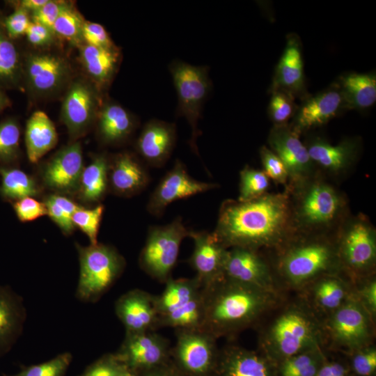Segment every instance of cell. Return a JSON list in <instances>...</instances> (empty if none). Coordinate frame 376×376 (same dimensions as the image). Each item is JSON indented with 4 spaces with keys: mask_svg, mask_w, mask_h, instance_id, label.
Listing matches in <instances>:
<instances>
[{
    "mask_svg": "<svg viewBox=\"0 0 376 376\" xmlns=\"http://www.w3.org/2000/svg\"><path fill=\"white\" fill-rule=\"evenodd\" d=\"M260 156L263 166V171L269 179L286 187L288 183V174L279 157L265 146L260 148Z\"/></svg>",
    "mask_w": 376,
    "mask_h": 376,
    "instance_id": "cell-46",
    "label": "cell"
},
{
    "mask_svg": "<svg viewBox=\"0 0 376 376\" xmlns=\"http://www.w3.org/2000/svg\"><path fill=\"white\" fill-rule=\"evenodd\" d=\"M97 105V95L90 85L83 81L72 84L61 109L62 120L72 137L86 133L95 119Z\"/></svg>",
    "mask_w": 376,
    "mask_h": 376,
    "instance_id": "cell-17",
    "label": "cell"
},
{
    "mask_svg": "<svg viewBox=\"0 0 376 376\" xmlns=\"http://www.w3.org/2000/svg\"><path fill=\"white\" fill-rule=\"evenodd\" d=\"M138 376H184L174 366L171 359L167 363L141 373Z\"/></svg>",
    "mask_w": 376,
    "mask_h": 376,
    "instance_id": "cell-54",
    "label": "cell"
},
{
    "mask_svg": "<svg viewBox=\"0 0 376 376\" xmlns=\"http://www.w3.org/2000/svg\"><path fill=\"white\" fill-rule=\"evenodd\" d=\"M191 231L180 217L165 226L150 227L139 257L141 268L155 279L166 282L177 262L180 244Z\"/></svg>",
    "mask_w": 376,
    "mask_h": 376,
    "instance_id": "cell-7",
    "label": "cell"
},
{
    "mask_svg": "<svg viewBox=\"0 0 376 376\" xmlns=\"http://www.w3.org/2000/svg\"><path fill=\"white\" fill-rule=\"evenodd\" d=\"M352 369L359 376H373L376 370V351L368 348L357 352L352 359Z\"/></svg>",
    "mask_w": 376,
    "mask_h": 376,
    "instance_id": "cell-50",
    "label": "cell"
},
{
    "mask_svg": "<svg viewBox=\"0 0 376 376\" xmlns=\"http://www.w3.org/2000/svg\"><path fill=\"white\" fill-rule=\"evenodd\" d=\"M178 95L177 116H183L191 129L189 145L198 155L196 139L201 134L198 122L211 82L206 66H194L181 61H174L169 65Z\"/></svg>",
    "mask_w": 376,
    "mask_h": 376,
    "instance_id": "cell-6",
    "label": "cell"
},
{
    "mask_svg": "<svg viewBox=\"0 0 376 376\" xmlns=\"http://www.w3.org/2000/svg\"><path fill=\"white\" fill-rule=\"evenodd\" d=\"M84 22L75 8L65 4L53 25L52 31L71 42L77 43L83 38Z\"/></svg>",
    "mask_w": 376,
    "mask_h": 376,
    "instance_id": "cell-39",
    "label": "cell"
},
{
    "mask_svg": "<svg viewBox=\"0 0 376 376\" xmlns=\"http://www.w3.org/2000/svg\"><path fill=\"white\" fill-rule=\"evenodd\" d=\"M315 376H347L345 368L337 362L324 363Z\"/></svg>",
    "mask_w": 376,
    "mask_h": 376,
    "instance_id": "cell-55",
    "label": "cell"
},
{
    "mask_svg": "<svg viewBox=\"0 0 376 376\" xmlns=\"http://www.w3.org/2000/svg\"><path fill=\"white\" fill-rule=\"evenodd\" d=\"M65 61L51 54L30 56L26 63V74L31 88L40 93H47L58 88L67 77Z\"/></svg>",
    "mask_w": 376,
    "mask_h": 376,
    "instance_id": "cell-26",
    "label": "cell"
},
{
    "mask_svg": "<svg viewBox=\"0 0 376 376\" xmlns=\"http://www.w3.org/2000/svg\"><path fill=\"white\" fill-rule=\"evenodd\" d=\"M164 290L155 297L159 320L166 314L188 302L202 290L198 280L194 279H169Z\"/></svg>",
    "mask_w": 376,
    "mask_h": 376,
    "instance_id": "cell-33",
    "label": "cell"
},
{
    "mask_svg": "<svg viewBox=\"0 0 376 376\" xmlns=\"http://www.w3.org/2000/svg\"><path fill=\"white\" fill-rule=\"evenodd\" d=\"M53 31L51 29L35 22H31L26 35L30 43L42 46L49 44L52 39Z\"/></svg>",
    "mask_w": 376,
    "mask_h": 376,
    "instance_id": "cell-53",
    "label": "cell"
},
{
    "mask_svg": "<svg viewBox=\"0 0 376 376\" xmlns=\"http://www.w3.org/2000/svg\"><path fill=\"white\" fill-rule=\"evenodd\" d=\"M202 328L215 338L252 322L266 307V290L225 278L203 288Z\"/></svg>",
    "mask_w": 376,
    "mask_h": 376,
    "instance_id": "cell-3",
    "label": "cell"
},
{
    "mask_svg": "<svg viewBox=\"0 0 376 376\" xmlns=\"http://www.w3.org/2000/svg\"><path fill=\"white\" fill-rule=\"evenodd\" d=\"M123 376H138V375L132 372H128L127 373L125 374Z\"/></svg>",
    "mask_w": 376,
    "mask_h": 376,
    "instance_id": "cell-59",
    "label": "cell"
},
{
    "mask_svg": "<svg viewBox=\"0 0 376 376\" xmlns=\"http://www.w3.org/2000/svg\"><path fill=\"white\" fill-rule=\"evenodd\" d=\"M171 351L166 338L152 331L126 333L116 355L137 375L169 362Z\"/></svg>",
    "mask_w": 376,
    "mask_h": 376,
    "instance_id": "cell-10",
    "label": "cell"
},
{
    "mask_svg": "<svg viewBox=\"0 0 376 376\" xmlns=\"http://www.w3.org/2000/svg\"><path fill=\"white\" fill-rule=\"evenodd\" d=\"M136 125L134 117L121 105L109 102L101 109L98 118V133L108 144L120 143L129 137Z\"/></svg>",
    "mask_w": 376,
    "mask_h": 376,
    "instance_id": "cell-29",
    "label": "cell"
},
{
    "mask_svg": "<svg viewBox=\"0 0 376 376\" xmlns=\"http://www.w3.org/2000/svg\"><path fill=\"white\" fill-rule=\"evenodd\" d=\"M0 194L3 198L16 201L36 196L40 193V187L35 179L20 169L0 168Z\"/></svg>",
    "mask_w": 376,
    "mask_h": 376,
    "instance_id": "cell-34",
    "label": "cell"
},
{
    "mask_svg": "<svg viewBox=\"0 0 376 376\" xmlns=\"http://www.w3.org/2000/svg\"><path fill=\"white\" fill-rule=\"evenodd\" d=\"M270 180L263 170L244 166L240 173L237 201L246 202L256 199L267 192Z\"/></svg>",
    "mask_w": 376,
    "mask_h": 376,
    "instance_id": "cell-38",
    "label": "cell"
},
{
    "mask_svg": "<svg viewBox=\"0 0 376 376\" xmlns=\"http://www.w3.org/2000/svg\"><path fill=\"white\" fill-rule=\"evenodd\" d=\"M215 339L203 329H178L173 363L184 376H213L219 356Z\"/></svg>",
    "mask_w": 376,
    "mask_h": 376,
    "instance_id": "cell-9",
    "label": "cell"
},
{
    "mask_svg": "<svg viewBox=\"0 0 376 376\" xmlns=\"http://www.w3.org/2000/svg\"><path fill=\"white\" fill-rule=\"evenodd\" d=\"M331 331L340 344L357 347L368 338L369 324L367 315L355 302L340 306L331 318Z\"/></svg>",
    "mask_w": 376,
    "mask_h": 376,
    "instance_id": "cell-25",
    "label": "cell"
},
{
    "mask_svg": "<svg viewBox=\"0 0 376 376\" xmlns=\"http://www.w3.org/2000/svg\"><path fill=\"white\" fill-rule=\"evenodd\" d=\"M285 191L295 233L334 235L350 214L345 194L319 171Z\"/></svg>",
    "mask_w": 376,
    "mask_h": 376,
    "instance_id": "cell-2",
    "label": "cell"
},
{
    "mask_svg": "<svg viewBox=\"0 0 376 376\" xmlns=\"http://www.w3.org/2000/svg\"><path fill=\"white\" fill-rule=\"evenodd\" d=\"M84 168L81 146L75 142L54 155L42 167L41 177L47 188L59 194H77Z\"/></svg>",
    "mask_w": 376,
    "mask_h": 376,
    "instance_id": "cell-15",
    "label": "cell"
},
{
    "mask_svg": "<svg viewBox=\"0 0 376 376\" xmlns=\"http://www.w3.org/2000/svg\"><path fill=\"white\" fill-rule=\"evenodd\" d=\"M274 86V90H282L292 95L301 93L304 88L301 47L295 36L288 37L276 68Z\"/></svg>",
    "mask_w": 376,
    "mask_h": 376,
    "instance_id": "cell-27",
    "label": "cell"
},
{
    "mask_svg": "<svg viewBox=\"0 0 376 376\" xmlns=\"http://www.w3.org/2000/svg\"><path fill=\"white\" fill-rule=\"evenodd\" d=\"M213 376H278V371L270 358L231 347L219 354Z\"/></svg>",
    "mask_w": 376,
    "mask_h": 376,
    "instance_id": "cell-21",
    "label": "cell"
},
{
    "mask_svg": "<svg viewBox=\"0 0 376 376\" xmlns=\"http://www.w3.org/2000/svg\"><path fill=\"white\" fill-rule=\"evenodd\" d=\"M72 361L70 352H63L44 363L25 366L16 374L6 376H64Z\"/></svg>",
    "mask_w": 376,
    "mask_h": 376,
    "instance_id": "cell-41",
    "label": "cell"
},
{
    "mask_svg": "<svg viewBox=\"0 0 376 376\" xmlns=\"http://www.w3.org/2000/svg\"><path fill=\"white\" fill-rule=\"evenodd\" d=\"M345 108L366 109L376 101V76L374 73H350L342 77L340 86Z\"/></svg>",
    "mask_w": 376,
    "mask_h": 376,
    "instance_id": "cell-30",
    "label": "cell"
},
{
    "mask_svg": "<svg viewBox=\"0 0 376 376\" xmlns=\"http://www.w3.org/2000/svg\"><path fill=\"white\" fill-rule=\"evenodd\" d=\"M20 129L14 120L0 123V161L15 160L19 152Z\"/></svg>",
    "mask_w": 376,
    "mask_h": 376,
    "instance_id": "cell-42",
    "label": "cell"
},
{
    "mask_svg": "<svg viewBox=\"0 0 376 376\" xmlns=\"http://www.w3.org/2000/svg\"><path fill=\"white\" fill-rule=\"evenodd\" d=\"M28 11L17 7L5 21L6 30L10 37L16 38L26 34L30 24Z\"/></svg>",
    "mask_w": 376,
    "mask_h": 376,
    "instance_id": "cell-52",
    "label": "cell"
},
{
    "mask_svg": "<svg viewBox=\"0 0 376 376\" xmlns=\"http://www.w3.org/2000/svg\"><path fill=\"white\" fill-rule=\"evenodd\" d=\"M203 295L201 292L186 304L159 319V325L178 329H201L203 319Z\"/></svg>",
    "mask_w": 376,
    "mask_h": 376,
    "instance_id": "cell-35",
    "label": "cell"
},
{
    "mask_svg": "<svg viewBox=\"0 0 376 376\" xmlns=\"http://www.w3.org/2000/svg\"><path fill=\"white\" fill-rule=\"evenodd\" d=\"M293 111V95L282 90H274L268 109L274 125H286Z\"/></svg>",
    "mask_w": 376,
    "mask_h": 376,
    "instance_id": "cell-44",
    "label": "cell"
},
{
    "mask_svg": "<svg viewBox=\"0 0 376 376\" xmlns=\"http://www.w3.org/2000/svg\"><path fill=\"white\" fill-rule=\"evenodd\" d=\"M339 263L355 272L373 267L376 257L375 229L368 218L350 214L335 233Z\"/></svg>",
    "mask_w": 376,
    "mask_h": 376,
    "instance_id": "cell-8",
    "label": "cell"
},
{
    "mask_svg": "<svg viewBox=\"0 0 376 376\" xmlns=\"http://www.w3.org/2000/svg\"><path fill=\"white\" fill-rule=\"evenodd\" d=\"M83 63L91 77L105 85L112 79L119 61L117 48L107 49L86 45L81 49Z\"/></svg>",
    "mask_w": 376,
    "mask_h": 376,
    "instance_id": "cell-32",
    "label": "cell"
},
{
    "mask_svg": "<svg viewBox=\"0 0 376 376\" xmlns=\"http://www.w3.org/2000/svg\"><path fill=\"white\" fill-rule=\"evenodd\" d=\"M109 160L104 155H98L84 168L79 188L78 196L86 203H96L102 200L107 191Z\"/></svg>",
    "mask_w": 376,
    "mask_h": 376,
    "instance_id": "cell-31",
    "label": "cell"
},
{
    "mask_svg": "<svg viewBox=\"0 0 376 376\" xmlns=\"http://www.w3.org/2000/svg\"><path fill=\"white\" fill-rule=\"evenodd\" d=\"M345 108L339 87L308 99L297 111L290 126L298 134L326 124Z\"/></svg>",
    "mask_w": 376,
    "mask_h": 376,
    "instance_id": "cell-22",
    "label": "cell"
},
{
    "mask_svg": "<svg viewBox=\"0 0 376 376\" xmlns=\"http://www.w3.org/2000/svg\"><path fill=\"white\" fill-rule=\"evenodd\" d=\"M224 278L266 290L271 284L269 267L256 250L232 247L227 250Z\"/></svg>",
    "mask_w": 376,
    "mask_h": 376,
    "instance_id": "cell-19",
    "label": "cell"
},
{
    "mask_svg": "<svg viewBox=\"0 0 376 376\" xmlns=\"http://www.w3.org/2000/svg\"><path fill=\"white\" fill-rule=\"evenodd\" d=\"M218 187L217 184L196 180L187 173L178 159L161 180L152 194L147 210L154 216H160L171 203L205 192Z\"/></svg>",
    "mask_w": 376,
    "mask_h": 376,
    "instance_id": "cell-14",
    "label": "cell"
},
{
    "mask_svg": "<svg viewBox=\"0 0 376 376\" xmlns=\"http://www.w3.org/2000/svg\"><path fill=\"white\" fill-rule=\"evenodd\" d=\"M115 311L126 333L152 331L159 325L155 297L139 289L120 296L116 301Z\"/></svg>",
    "mask_w": 376,
    "mask_h": 376,
    "instance_id": "cell-18",
    "label": "cell"
},
{
    "mask_svg": "<svg viewBox=\"0 0 376 376\" xmlns=\"http://www.w3.org/2000/svg\"><path fill=\"white\" fill-rule=\"evenodd\" d=\"M299 136L288 124L274 125L268 136L269 149L279 157L287 170L288 185L303 181L318 171Z\"/></svg>",
    "mask_w": 376,
    "mask_h": 376,
    "instance_id": "cell-12",
    "label": "cell"
},
{
    "mask_svg": "<svg viewBox=\"0 0 376 376\" xmlns=\"http://www.w3.org/2000/svg\"><path fill=\"white\" fill-rule=\"evenodd\" d=\"M58 134L54 123L41 111L34 112L26 123L25 143L29 160L38 162L55 147Z\"/></svg>",
    "mask_w": 376,
    "mask_h": 376,
    "instance_id": "cell-28",
    "label": "cell"
},
{
    "mask_svg": "<svg viewBox=\"0 0 376 376\" xmlns=\"http://www.w3.org/2000/svg\"><path fill=\"white\" fill-rule=\"evenodd\" d=\"M317 171L334 179L345 176L357 162L360 142L357 138L345 139L332 145L324 139L314 137L306 145Z\"/></svg>",
    "mask_w": 376,
    "mask_h": 376,
    "instance_id": "cell-13",
    "label": "cell"
},
{
    "mask_svg": "<svg viewBox=\"0 0 376 376\" xmlns=\"http://www.w3.org/2000/svg\"><path fill=\"white\" fill-rule=\"evenodd\" d=\"M324 363L322 356L311 349L282 361L278 376H315Z\"/></svg>",
    "mask_w": 376,
    "mask_h": 376,
    "instance_id": "cell-36",
    "label": "cell"
},
{
    "mask_svg": "<svg viewBox=\"0 0 376 376\" xmlns=\"http://www.w3.org/2000/svg\"><path fill=\"white\" fill-rule=\"evenodd\" d=\"M363 295L369 308L375 312L376 308V283L375 281H372L365 287Z\"/></svg>",
    "mask_w": 376,
    "mask_h": 376,
    "instance_id": "cell-56",
    "label": "cell"
},
{
    "mask_svg": "<svg viewBox=\"0 0 376 376\" xmlns=\"http://www.w3.org/2000/svg\"><path fill=\"white\" fill-rule=\"evenodd\" d=\"M77 249L80 270L76 297L84 302H95L119 278L125 261L109 245L97 243L82 246L77 244Z\"/></svg>",
    "mask_w": 376,
    "mask_h": 376,
    "instance_id": "cell-5",
    "label": "cell"
},
{
    "mask_svg": "<svg viewBox=\"0 0 376 376\" xmlns=\"http://www.w3.org/2000/svg\"><path fill=\"white\" fill-rule=\"evenodd\" d=\"M8 103L7 97L0 91V111L7 107Z\"/></svg>",
    "mask_w": 376,
    "mask_h": 376,
    "instance_id": "cell-58",
    "label": "cell"
},
{
    "mask_svg": "<svg viewBox=\"0 0 376 376\" xmlns=\"http://www.w3.org/2000/svg\"><path fill=\"white\" fill-rule=\"evenodd\" d=\"M18 53L13 43L0 34V79H13L18 71Z\"/></svg>",
    "mask_w": 376,
    "mask_h": 376,
    "instance_id": "cell-47",
    "label": "cell"
},
{
    "mask_svg": "<svg viewBox=\"0 0 376 376\" xmlns=\"http://www.w3.org/2000/svg\"><path fill=\"white\" fill-rule=\"evenodd\" d=\"M317 300L326 309H337L343 301L345 291L343 283L335 278H326L317 285Z\"/></svg>",
    "mask_w": 376,
    "mask_h": 376,
    "instance_id": "cell-43",
    "label": "cell"
},
{
    "mask_svg": "<svg viewBox=\"0 0 376 376\" xmlns=\"http://www.w3.org/2000/svg\"><path fill=\"white\" fill-rule=\"evenodd\" d=\"M331 235L294 233L278 247L282 249L278 267L283 276L301 284L336 267L339 260Z\"/></svg>",
    "mask_w": 376,
    "mask_h": 376,
    "instance_id": "cell-4",
    "label": "cell"
},
{
    "mask_svg": "<svg viewBox=\"0 0 376 376\" xmlns=\"http://www.w3.org/2000/svg\"><path fill=\"white\" fill-rule=\"evenodd\" d=\"M26 318L21 296L10 286L0 285V357L6 354L20 337Z\"/></svg>",
    "mask_w": 376,
    "mask_h": 376,
    "instance_id": "cell-24",
    "label": "cell"
},
{
    "mask_svg": "<svg viewBox=\"0 0 376 376\" xmlns=\"http://www.w3.org/2000/svg\"><path fill=\"white\" fill-rule=\"evenodd\" d=\"M131 372L116 354H108L86 368L80 376H123Z\"/></svg>",
    "mask_w": 376,
    "mask_h": 376,
    "instance_id": "cell-45",
    "label": "cell"
},
{
    "mask_svg": "<svg viewBox=\"0 0 376 376\" xmlns=\"http://www.w3.org/2000/svg\"><path fill=\"white\" fill-rule=\"evenodd\" d=\"M295 230L289 197L282 193H268L246 202L228 199L219 209L214 231L217 240L226 249L243 247L278 248Z\"/></svg>",
    "mask_w": 376,
    "mask_h": 376,
    "instance_id": "cell-1",
    "label": "cell"
},
{
    "mask_svg": "<svg viewBox=\"0 0 376 376\" xmlns=\"http://www.w3.org/2000/svg\"><path fill=\"white\" fill-rule=\"evenodd\" d=\"M175 140L176 130L173 123L153 119L144 125L136 148L148 164L159 167L169 158Z\"/></svg>",
    "mask_w": 376,
    "mask_h": 376,
    "instance_id": "cell-20",
    "label": "cell"
},
{
    "mask_svg": "<svg viewBox=\"0 0 376 376\" xmlns=\"http://www.w3.org/2000/svg\"><path fill=\"white\" fill-rule=\"evenodd\" d=\"M66 3L47 1L41 8L33 12V22L42 24L52 30L53 25Z\"/></svg>",
    "mask_w": 376,
    "mask_h": 376,
    "instance_id": "cell-51",
    "label": "cell"
},
{
    "mask_svg": "<svg viewBox=\"0 0 376 376\" xmlns=\"http://www.w3.org/2000/svg\"><path fill=\"white\" fill-rule=\"evenodd\" d=\"M194 243L189 264L196 271V278L205 288L224 278V265L228 249L212 233L191 231Z\"/></svg>",
    "mask_w": 376,
    "mask_h": 376,
    "instance_id": "cell-16",
    "label": "cell"
},
{
    "mask_svg": "<svg viewBox=\"0 0 376 376\" xmlns=\"http://www.w3.org/2000/svg\"><path fill=\"white\" fill-rule=\"evenodd\" d=\"M82 38L87 45L107 49L116 48L104 27L98 23L85 22Z\"/></svg>",
    "mask_w": 376,
    "mask_h": 376,
    "instance_id": "cell-49",
    "label": "cell"
},
{
    "mask_svg": "<svg viewBox=\"0 0 376 376\" xmlns=\"http://www.w3.org/2000/svg\"><path fill=\"white\" fill-rule=\"evenodd\" d=\"M48 0H22L19 3V8L26 11L31 10L34 12L41 8Z\"/></svg>",
    "mask_w": 376,
    "mask_h": 376,
    "instance_id": "cell-57",
    "label": "cell"
},
{
    "mask_svg": "<svg viewBox=\"0 0 376 376\" xmlns=\"http://www.w3.org/2000/svg\"><path fill=\"white\" fill-rule=\"evenodd\" d=\"M104 212V206L98 205L93 208L79 207L73 214L72 220L88 237L91 244H97L99 228Z\"/></svg>",
    "mask_w": 376,
    "mask_h": 376,
    "instance_id": "cell-40",
    "label": "cell"
},
{
    "mask_svg": "<svg viewBox=\"0 0 376 376\" xmlns=\"http://www.w3.org/2000/svg\"><path fill=\"white\" fill-rule=\"evenodd\" d=\"M13 208L17 218L22 222L31 221L47 214L44 202H40L32 197L16 201Z\"/></svg>",
    "mask_w": 376,
    "mask_h": 376,
    "instance_id": "cell-48",
    "label": "cell"
},
{
    "mask_svg": "<svg viewBox=\"0 0 376 376\" xmlns=\"http://www.w3.org/2000/svg\"><path fill=\"white\" fill-rule=\"evenodd\" d=\"M44 203L47 215L65 235L71 234L75 230L72 217L80 207L75 201L63 194H54L47 196Z\"/></svg>",
    "mask_w": 376,
    "mask_h": 376,
    "instance_id": "cell-37",
    "label": "cell"
},
{
    "mask_svg": "<svg viewBox=\"0 0 376 376\" xmlns=\"http://www.w3.org/2000/svg\"><path fill=\"white\" fill-rule=\"evenodd\" d=\"M149 182V175L139 159L124 152L109 161L108 184L119 196H131L143 190Z\"/></svg>",
    "mask_w": 376,
    "mask_h": 376,
    "instance_id": "cell-23",
    "label": "cell"
},
{
    "mask_svg": "<svg viewBox=\"0 0 376 376\" xmlns=\"http://www.w3.org/2000/svg\"><path fill=\"white\" fill-rule=\"evenodd\" d=\"M314 329L306 316L295 310L282 314L273 324L270 339L273 361H282L311 349Z\"/></svg>",
    "mask_w": 376,
    "mask_h": 376,
    "instance_id": "cell-11",
    "label": "cell"
}]
</instances>
